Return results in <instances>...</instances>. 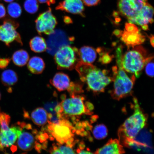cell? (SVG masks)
<instances>
[{"mask_svg": "<svg viewBox=\"0 0 154 154\" xmlns=\"http://www.w3.org/2000/svg\"><path fill=\"white\" fill-rule=\"evenodd\" d=\"M35 22L36 29L38 33L48 35L53 33L57 24V19L50 8L40 14Z\"/></svg>", "mask_w": 154, "mask_h": 154, "instance_id": "cell-10", "label": "cell"}, {"mask_svg": "<svg viewBox=\"0 0 154 154\" xmlns=\"http://www.w3.org/2000/svg\"><path fill=\"white\" fill-rule=\"evenodd\" d=\"M40 3H45L49 6L54 4L55 3V0H38Z\"/></svg>", "mask_w": 154, "mask_h": 154, "instance_id": "cell-34", "label": "cell"}, {"mask_svg": "<svg viewBox=\"0 0 154 154\" xmlns=\"http://www.w3.org/2000/svg\"><path fill=\"white\" fill-rule=\"evenodd\" d=\"M11 59L8 58H0V69H4L8 66Z\"/></svg>", "mask_w": 154, "mask_h": 154, "instance_id": "cell-30", "label": "cell"}, {"mask_svg": "<svg viewBox=\"0 0 154 154\" xmlns=\"http://www.w3.org/2000/svg\"><path fill=\"white\" fill-rule=\"evenodd\" d=\"M150 42L151 44V45L153 47L154 46V36L153 35H151V37L150 38Z\"/></svg>", "mask_w": 154, "mask_h": 154, "instance_id": "cell-40", "label": "cell"}, {"mask_svg": "<svg viewBox=\"0 0 154 154\" xmlns=\"http://www.w3.org/2000/svg\"><path fill=\"white\" fill-rule=\"evenodd\" d=\"M92 134L96 139L102 140L106 137L108 134V130L106 127L103 124L96 125L94 127Z\"/></svg>", "mask_w": 154, "mask_h": 154, "instance_id": "cell-24", "label": "cell"}, {"mask_svg": "<svg viewBox=\"0 0 154 154\" xmlns=\"http://www.w3.org/2000/svg\"><path fill=\"white\" fill-rule=\"evenodd\" d=\"M8 12L11 17L18 18L22 14V10L20 6L17 3H11L7 7Z\"/></svg>", "mask_w": 154, "mask_h": 154, "instance_id": "cell-25", "label": "cell"}, {"mask_svg": "<svg viewBox=\"0 0 154 154\" xmlns=\"http://www.w3.org/2000/svg\"><path fill=\"white\" fill-rule=\"evenodd\" d=\"M48 129L57 142L60 144L72 146L74 143V128L69 121L61 119L57 122L51 123Z\"/></svg>", "mask_w": 154, "mask_h": 154, "instance_id": "cell-6", "label": "cell"}, {"mask_svg": "<svg viewBox=\"0 0 154 154\" xmlns=\"http://www.w3.org/2000/svg\"><path fill=\"white\" fill-rule=\"evenodd\" d=\"M6 13V11L4 5L0 3V19L5 17Z\"/></svg>", "mask_w": 154, "mask_h": 154, "instance_id": "cell-33", "label": "cell"}, {"mask_svg": "<svg viewBox=\"0 0 154 154\" xmlns=\"http://www.w3.org/2000/svg\"><path fill=\"white\" fill-rule=\"evenodd\" d=\"M10 121V117L4 112L0 113V131L8 129Z\"/></svg>", "mask_w": 154, "mask_h": 154, "instance_id": "cell-27", "label": "cell"}, {"mask_svg": "<svg viewBox=\"0 0 154 154\" xmlns=\"http://www.w3.org/2000/svg\"><path fill=\"white\" fill-rule=\"evenodd\" d=\"M29 45L32 51L36 53L43 52L47 48L45 40L40 36H36L32 38L30 40Z\"/></svg>", "mask_w": 154, "mask_h": 154, "instance_id": "cell-21", "label": "cell"}, {"mask_svg": "<svg viewBox=\"0 0 154 154\" xmlns=\"http://www.w3.org/2000/svg\"><path fill=\"white\" fill-rule=\"evenodd\" d=\"M76 48L66 45L61 47L56 52L54 60L57 68L60 70H72L75 67L78 55Z\"/></svg>", "mask_w": 154, "mask_h": 154, "instance_id": "cell-7", "label": "cell"}, {"mask_svg": "<svg viewBox=\"0 0 154 154\" xmlns=\"http://www.w3.org/2000/svg\"><path fill=\"white\" fill-rule=\"evenodd\" d=\"M64 20L65 23H66V24L72 23V19L69 17L66 16L65 17Z\"/></svg>", "mask_w": 154, "mask_h": 154, "instance_id": "cell-37", "label": "cell"}, {"mask_svg": "<svg viewBox=\"0 0 154 154\" xmlns=\"http://www.w3.org/2000/svg\"><path fill=\"white\" fill-rule=\"evenodd\" d=\"M56 9L84 16V7L82 0H63L59 4Z\"/></svg>", "mask_w": 154, "mask_h": 154, "instance_id": "cell-12", "label": "cell"}, {"mask_svg": "<svg viewBox=\"0 0 154 154\" xmlns=\"http://www.w3.org/2000/svg\"><path fill=\"white\" fill-rule=\"evenodd\" d=\"M1 93H0V100H1Z\"/></svg>", "mask_w": 154, "mask_h": 154, "instance_id": "cell-43", "label": "cell"}, {"mask_svg": "<svg viewBox=\"0 0 154 154\" xmlns=\"http://www.w3.org/2000/svg\"><path fill=\"white\" fill-rule=\"evenodd\" d=\"M72 146L66 144H57L52 148L51 154H76Z\"/></svg>", "mask_w": 154, "mask_h": 154, "instance_id": "cell-23", "label": "cell"}, {"mask_svg": "<svg viewBox=\"0 0 154 154\" xmlns=\"http://www.w3.org/2000/svg\"><path fill=\"white\" fill-rule=\"evenodd\" d=\"M31 117L35 124L38 126H42L47 124L49 121L50 117L45 109L39 107L32 112Z\"/></svg>", "mask_w": 154, "mask_h": 154, "instance_id": "cell-17", "label": "cell"}, {"mask_svg": "<svg viewBox=\"0 0 154 154\" xmlns=\"http://www.w3.org/2000/svg\"><path fill=\"white\" fill-rule=\"evenodd\" d=\"M147 3V0H119V12L128 19L129 23L135 24Z\"/></svg>", "mask_w": 154, "mask_h": 154, "instance_id": "cell-8", "label": "cell"}, {"mask_svg": "<svg viewBox=\"0 0 154 154\" xmlns=\"http://www.w3.org/2000/svg\"><path fill=\"white\" fill-rule=\"evenodd\" d=\"M121 20V19L120 18H119V17L116 18L115 20L117 23L120 22Z\"/></svg>", "mask_w": 154, "mask_h": 154, "instance_id": "cell-41", "label": "cell"}, {"mask_svg": "<svg viewBox=\"0 0 154 154\" xmlns=\"http://www.w3.org/2000/svg\"><path fill=\"white\" fill-rule=\"evenodd\" d=\"M134 113L125 121L118 130L119 140L122 145L129 146L132 143L134 138L147 124V116L136 99L134 100Z\"/></svg>", "mask_w": 154, "mask_h": 154, "instance_id": "cell-1", "label": "cell"}, {"mask_svg": "<svg viewBox=\"0 0 154 154\" xmlns=\"http://www.w3.org/2000/svg\"><path fill=\"white\" fill-rule=\"evenodd\" d=\"M77 154H95V153H92L90 151H86V150L82 149H78L77 150Z\"/></svg>", "mask_w": 154, "mask_h": 154, "instance_id": "cell-35", "label": "cell"}, {"mask_svg": "<svg viewBox=\"0 0 154 154\" xmlns=\"http://www.w3.org/2000/svg\"><path fill=\"white\" fill-rule=\"evenodd\" d=\"M12 61L14 64L18 66H23L28 63L29 56L26 51L24 50H19L13 54Z\"/></svg>", "mask_w": 154, "mask_h": 154, "instance_id": "cell-22", "label": "cell"}, {"mask_svg": "<svg viewBox=\"0 0 154 154\" xmlns=\"http://www.w3.org/2000/svg\"><path fill=\"white\" fill-rule=\"evenodd\" d=\"M82 1L87 6L91 7L99 4L101 0H82Z\"/></svg>", "mask_w": 154, "mask_h": 154, "instance_id": "cell-31", "label": "cell"}, {"mask_svg": "<svg viewBox=\"0 0 154 154\" xmlns=\"http://www.w3.org/2000/svg\"><path fill=\"white\" fill-rule=\"evenodd\" d=\"M153 57L150 59L146 63L145 71L146 74L150 77L154 76V63Z\"/></svg>", "mask_w": 154, "mask_h": 154, "instance_id": "cell-28", "label": "cell"}, {"mask_svg": "<svg viewBox=\"0 0 154 154\" xmlns=\"http://www.w3.org/2000/svg\"><path fill=\"white\" fill-rule=\"evenodd\" d=\"M78 53L80 61L87 63L91 64L95 60L97 57L95 50L88 46H84L78 50Z\"/></svg>", "mask_w": 154, "mask_h": 154, "instance_id": "cell-18", "label": "cell"}, {"mask_svg": "<svg viewBox=\"0 0 154 154\" xmlns=\"http://www.w3.org/2000/svg\"><path fill=\"white\" fill-rule=\"evenodd\" d=\"M125 29L126 31L131 32H138L140 31L135 25L131 23H126L125 24Z\"/></svg>", "mask_w": 154, "mask_h": 154, "instance_id": "cell-29", "label": "cell"}, {"mask_svg": "<svg viewBox=\"0 0 154 154\" xmlns=\"http://www.w3.org/2000/svg\"><path fill=\"white\" fill-rule=\"evenodd\" d=\"M1 80L4 85L11 86L14 85L18 81V76L14 71L8 69L2 73Z\"/></svg>", "mask_w": 154, "mask_h": 154, "instance_id": "cell-20", "label": "cell"}, {"mask_svg": "<svg viewBox=\"0 0 154 154\" xmlns=\"http://www.w3.org/2000/svg\"><path fill=\"white\" fill-rule=\"evenodd\" d=\"M51 84L59 91L68 90L71 82L69 76L63 72L56 74L51 81Z\"/></svg>", "mask_w": 154, "mask_h": 154, "instance_id": "cell-16", "label": "cell"}, {"mask_svg": "<svg viewBox=\"0 0 154 154\" xmlns=\"http://www.w3.org/2000/svg\"><path fill=\"white\" fill-rule=\"evenodd\" d=\"M17 140L18 147L23 151H29L35 145V140L33 135L26 131H22Z\"/></svg>", "mask_w": 154, "mask_h": 154, "instance_id": "cell-15", "label": "cell"}, {"mask_svg": "<svg viewBox=\"0 0 154 154\" xmlns=\"http://www.w3.org/2000/svg\"><path fill=\"white\" fill-rule=\"evenodd\" d=\"M28 68L32 74H41L45 68V62L41 57L35 56L32 57L28 62Z\"/></svg>", "mask_w": 154, "mask_h": 154, "instance_id": "cell-19", "label": "cell"}, {"mask_svg": "<svg viewBox=\"0 0 154 154\" xmlns=\"http://www.w3.org/2000/svg\"><path fill=\"white\" fill-rule=\"evenodd\" d=\"M121 52L120 48L117 51V65L125 71L134 74L137 78L140 77L146 63L153 57H147L145 50L140 46L126 52L123 56Z\"/></svg>", "mask_w": 154, "mask_h": 154, "instance_id": "cell-3", "label": "cell"}, {"mask_svg": "<svg viewBox=\"0 0 154 154\" xmlns=\"http://www.w3.org/2000/svg\"><path fill=\"white\" fill-rule=\"evenodd\" d=\"M122 32L123 31H122L116 29L114 31V32H113V33L117 36H120L121 35H122Z\"/></svg>", "mask_w": 154, "mask_h": 154, "instance_id": "cell-36", "label": "cell"}, {"mask_svg": "<svg viewBox=\"0 0 154 154\" xmlns=\"http://www.w3.org/2000/svg\"><path fill=\"white\" fill-rule=\"evenodd\" d=\"M22 131L18 126H12L7 130L0 131V150L13 145Z\"/></svg>", "mask_w": 154, "mask_h": 154, "instance_id": "cell-11", "label": "cell"}, {"mask_svg": "<svg viewBox=\"0 0 154 154\" xmlns=\"http://www.w3.org/2000/svg\"><path fill=\"white\" fill-rule=\"evenodd\" d=\"M95 154H125L123 145L118 139H111L103 147L96 150Z\"/></svg>", "mask_w": 154, "mask_h": 154, "instance_id": "cell-13", "label": "cell"}, {"mask_svg": "<svg viewBox=\"0 0 154 154\" xmlns=\"http://www.w3.org/2000/svg\"><path fill=\"white\" fill-rule=\"evenodd\" d=\"M141 27L142 29L144 30H149V28L148 24L144 25V26H142Z\"/></svg>", "mask_w": 154, "mask_h": 154, "instance_id": "cell-39", "label": "cell"}, {"mask_svg": "<svg viewBox=\"0 0 154 154\" xmlns=\"http://www.w3.org/2000/svg\"><path fill=\"white\" fill-rule=\"evenodd\" d=\"M75 67L81 80L86 83L88 88L94 92L104 91L106 87L112 81V78L107 76L106 70L102 71L90 63L79 61Z\"/></svg>", "mask_w": 154, "mask_h": 154, "instance_id": "cell-2", "label": "cell"}, {"mask_svg": "<svg viewBox=\"0 0 154 154\" xmlns=\"http://www.w3.org/2000/svg\"><path fill=\"white\" fill-rule=\"evenodd\" d=\"M120 14L119 11H114L113 13V16L115 18H117V17H118L119 16V15Z\"/></svg>", "mask_w": 154, "mask_h": 154, "instance_id": "cell-38", "label": "cell"}, {"mask_svg": "<svg viewBox=\"0 0 154 154\" xmlns=\"http://www.w3.org/2000/svg\"><path fill=\"white\" fill-rule=\"evenodd\" d=\"M19 26L18 23L10 19L4 21L3 24L0 26V41L8 47L14 41L22 44L20 34L16 30Z\"/></svg>", "mask_w": 154, "mask_h": 154, "instance_id": "cell-9", "label": "cell"}, {"mask_svg": "<svg viewBox=\"0 0 154 154\" xmlns=\"http://www.w3.org/2000/svg\"><path fill=\"white\" fill-rule=\"evenodd\" d=\"M24 6L25 10L30 14H34L38 11V5L37 0H26Z\"/></svg>", "mask_w": 154, "mask_h": 154, "instance_id": "cell-26", "label": "cell"}, {"mask_svg": "<svg viewBox=\"0 0 154 154\" xmlns=\"http://www.w3.org/2000/svg\"><path fill=\"white\" fill-rule=\"evenodd\" d=\"M82 96L72 95L61 102L55 108V110L60 118L63 115L77 116L83 115H91L94 109L93 105L85 101Z\"/></svg>", "mask_w": 154, "mask_h": 154, "instance_id": "cell-4", "label": "cell"}, {"mask_svg": "<svg viewBox=\"0 0 154 154\" xmlns=\"http://www.w3.org/2000/svg\"><path fill=\"white\" fill-rule=\"evenodd\" d=\"M4 1L7 3H11L14 1V0H4Z\"/></svg>", "mask_w": 154, "mask_h": 154, "instance_id": "cell-42", "label": "cell"}, {"mask_svg": "<svg viewBox=\"0 0 154 154\" xmlns=\"http://www.w3.org/2000/svg\"><path fill=\"white\" fill-rule=\"evenodd\" d=\"M121 40L128 47L134 48L143 43L145 40V36L142 35L140 32H131L125 30L121 35Z\"/></svg>", "mask_w": 154, "mask_h": 154, "instance_id": "cell-14", "label": "cell"}, {"mask_svg": "<svg viewBox=\"0 0 154 154\" xmlns=\"http://www.w3.org/2000/svg\"><path fill=\"white\" fill-rule=\"evenodd\" d=\"M111 59V57L109 55V54L106 53L102 55L100 60L103 63H107L110 62Z\"/></svg>", "mask_w": 154, "mask_h": 154, "instance_id": "cell-32", "label": "cell"}, {"mask_svg": "<svg viewBox=\"0 0 154 154\" xmlns=\"http://www.w3.org/2000/svg\"><path fill=\"white\" fill-rule=\"evenodd\" d=\"M115 66L113 69L112 80L114 82V88L111 92L113 99L119 100L129 94L133 88L134 76L131 79L127 75L122 67Z\"/></svg>", "mask_w": 154, "mask_h": 154, "instance_id": "cell-5", "label": "cell"}]
</instances>
